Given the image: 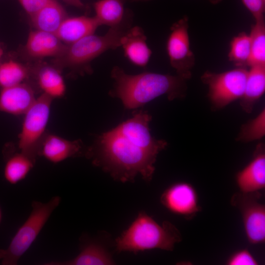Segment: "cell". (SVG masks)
<instances>
[{
	"label": "cell",
	"instance_id": "27",
	"mask_svg": "<svg viewBox=\"0 0 265 265\" xmlns=\"http://www.w3.org/2000/svg\"><path fill=\"white\" fill-rule=\"evenodd\" d=\"M265 134V109H263L257 116L242 125L238 135L240 141L248 142L263 138Z\"/></svg>",
	"mask_w": 265,
	"mask_h": 265
},
{
	"label": "cell",
	"instance_id": "29",
	"mask_svg": "<svg viewBox=\"0 0 265 265\" xmlns=\"http://www.w3.org/2000/svg\"><path fill=\"white\" fill-rule=\"evenodd\" d=\"M255 21L264 18L265 0H241Z\"/></svg>",
	"mask_w": 265,
	"mask_h": 265
},
{
	"label": "cell",
	"instance_id": "2",
	"mask_svg": "<svg viewBox=\"0 0 265 265\" xmlns=\"http://www.w3.org/2000/svg\"><path fill=\"white\" fill-rule=\"evenodd\" d=\"M111 75L115 81L111 94L129 109L139 107L163 95L172 100L184 97L186 93L187 80L177 75L147 72L132 75L114 66Z\"/></svg>",
	"mask_w": 265,
	"mask_h": 265
},
{
	"label": "cell",
	"instance_id": "34",
	"mask_svg": "<svg viewBox=\"0 0 265 265\" xmlns=\"http://www.w3.org/2000/svg\"><path fill=\"white\" fill-rule=\"evenodd\" d=\"M1 220H2V212H1V208L0 207V224L1 222Z\"/></svg>",
	"mask_w": 265,
	"mask_h": 265
},
{
	"label": "cell",
	"instance_id": "25",
	"mask_svg": "<svg viewBox=\"0 0 265 265\" xmlns=\"http://www.w3.org/2000/svg\"><path fill=\"white\" fill-rule=\"evenodd\" d=\"M250 38L245 32L239 33L232 39L228 54L229 60L236 67L246 68L250 55Z\"/></svg>",
	"mask_w": 265,
	"mask_h": 265
},
{
	"label": "cell",
	"instance_id": "17",
	"mask_svg": "<svg viewBox=\"0 0 265 265\" xmlns=\"http://www.w3.org/2000/svg\"><path fill=\"white\" fill-rule=\"evenodd\" d=\"M99 26L94 17H68L62 22L55 34L63 43L70 44L93 34Z\"/></svg>",
	"mask_w": 265,
	"mask_h": 265
},
{
	"label": "cell",
	"instance_id": "8",
	"mask_svg": "<svg viewBox=\"0 0 265 265\" xmlns=\"http://www.w3.org/2000/svg\"><path fill=\"white\" fill-rule=\"evenodd\" d=\"M260 192L235 193L231 204L240 212L244 231L248 242L259 244L265 241V205L260 202Z\"/></svg>",
	"mask_w": 265,
	"mask_h": 265
},
{
	"label": "cell",
	"instance_id": "21",
	"mask_svg": "<svg viewBox=\"0 0 265 265\" xmlns=\"http://www.w3.org/2000/svg\"><path fill=\"white\" fill-rule=\"evenodd\" d=\"M37 84L42 93L53 99L63 97L66 91V85L61 73L53 67L45 65L36 72Z\"/></svg>",
	"mask_w": 265,
	"mask_h": 265
},
{
	"label": "cell",
	"instance_id": "32",
	"mask_svg": "<svg viewBox=\"0 0 265 265\" xmlns=\"http://www.w3.org/2000/svg\"><path fill=\"white\" fill-rule=\"evenodd\" d=\"M223 0H209V1L212 4L215 5L219 3Z\"/></svg>",
	"mask_w": 265,
	"mask_h": 265
},
{
	"label": "cell",
	"instance_id": "16",
	"mask_svg": "<svg viewBox=\"0 0 265 265\" xmlns=\"http://www.w3.org/2000/svg\"><path fill=\"white\" fill-rule=\"evenodd\" d=\"M146 40L143 29L139 26H131L121 38L125 56L136 66L145 67L149 61L152 52Z\"/></svg>",
	"mask_w": 265,
	"mask_h": 265
},
{
	"label": "cell",
	"instance_id": "20",
	"mask_svg": "<svg viewBox=\"0 0 265 265\" xmlns=\"http://www.w3.org/2000/svg\"><path fill=\"white\" fill-rule=\"evenodd\" d=\"M265 91V66L250 67L243 94L240 100L241 108L245 112H252L254 105Z\"/></svg>",
	"mask_w": 265,
	"mask_h": 265
},
{
	"label": "cell",
	"instance_id": "26",
	"mask_svg": "<svg viewBox=\"0 0 265 265\" xmlns=\"http://www.w3.org/2000/svg\"><path fill=\"white\" fill-rule=\"evenodd\" d=\"M28 69L13 60L0 64V86L2 88L24 83L29 77Z\"/></svg>",
	"mask_w": 265,
	"mask_h": 265
},
{
	"label": "cell",
	"instance_id": "11",
	"mask_svg": "<svg viewBox=\"0 0 265 265\" xmlns=\"http://www.w3.org/2000/svg\"><path fill=\"white\" fill-rule=\"evenodd\" d=\"M151 119L148 113L139 112L114 129L129 141L157 156L165 148L167 143L152 136L149 128Z\"/></svg>",
	"mask_w": 265,
	"mask_h": 265
},
{
	"label": "cell",
	"instance_id": "30",
	"mask_svg": "<svg viewBox=\"0 0 265 265\" xmlns=\"http://www.w3.org/2000/svg\"><path fill=\"white\" fill-rule=\"evenodd\" d=\"M29 16L32 15L50 0H18Z\"/></svg>",
	"mask_w": 265,
	"mask_h": 265
},
{
	"label": "cell",
	"instance_id": "6",
	"mask_svg": "<svg viewBox=\"0 0 265 265\" xmlns=\"http://www.w3.org/2000/svg\"><path fill=\"white\" fill-rule=\"evenodd\" d=\"M53 99L42 93L24 114L18 136L20 152L35 161L38 157L40 144L47 133Z\"/></svg>",
	"mask_w": 265,
	"mask_h": 265
},
{
	"label": "cell",
	"instance_id": "33",
	"mask_svg": "<svg viewBox=\"0 0 265 265\" xmlns=\"http://www.w3.org/2000/svg\"><path fill=\"white\" fill-rule=\"evenodd\" d=\"M129 0L132 2H134V1L137 2V1H150L151 0Z\"/></svg>",
	"mask_w": 265,
	"mask_h": 265
},
{
	"label": "cell",
	"instance_id": "5",
	"mask_svg": "<svg viewBox=\"0 0 265 265\" xmlns=\"http://www.w3.org/2000/svg\"><path fill=\"white\" fill-rule=\"evenodd\" d=\"M61 198L53 197L48 202L33 201L31 212L19 227L6 249H0L2 265H16L36 239L52 213L59 206Z\"/></svg>",
	"mask_w": 265,
	"mask_h": 265
},
{
	"label": "cell",
	"instance_id": "9",
	"mask_svg": "<svg viewBox=\"0 0 265 265\" xmlns=\"http://www.w3.org/2000/svg\"><path fill=\"white\" fill-rule=\"evenodd\" d=\"M166 51L171 66L177 75L188 80L192 76L195 58L190 46L188 19L185 16L170 27Z\"/></svg>",
	"mask_w": 265,
	"mask_h": 265
},
{
	"label": "cell",
	"instance_id": "31",
	"mask_svg": "<svg viewBox=\"0 0 265 265\" xmlns=\"http://www.w3.org/2000/svg\"><path fill=\"white\" fill-rule=\"evenodd\" d=\"M66 3L79 8H84L85 5L81 0H62Z\"/></svg>",
	"mask_w": 265,
	"mask_h": 265
},
{
	"label": "cell",
	"instance_id": "14",
	"mask_svg": "<svg viewBox=\"0 0 265 265\" xmlns=\"http://www.w3.org/2000/svg\"><path fill=\"white\" fill-rule=\"evenodd\" d=\"M81 149L79 140H69L57 135L47 132L39 146L38 156L53 163L62 162L77 156Z\"/></svg>",
	"mask_w": 265,
	"mask_h": 265
},
{
	"label": "cell",
	"instance_id": "12",
	"mask_svg": "<svg viewBox=\"0 0 265 265\" xmlns=\"http://www.w3.org/2000/svg\"><path fill=\"white\" fill-rule=\"evenodd\" d=\"M239 191L244 193L260 192L265 187V153L263 145L257 148L252 160L236 176Z\"/></svg>",
	"mask_w": 265,
	"mask_h": 265
},
{
	"label": "cell",
	"instance_id": "18",
	"mask_svg": "<svg viewBox=\"0 0 265 265\" xmlns=\"http://www.w3.org/2000/svg\"><path fill=\"white\" fill-rule=\"evenodd\" d=\"M46 265H110L114 262L106 247L96 241L84 244L79 254L74 258L65 261H53Z\"/></svg>",
	"mask_w": 265,
	"mask_h": 265
},
{
	"label": "cell",
	"instance_id": "10",
	"mask_svg": "<svg viewBox=\"0 0 265 265\" xmlns=\"http://www.w3.org/2000/svg\"><path fill=\"white\" fill-rule=\"evenodd\" d=\"M160 201L169 212L187 219H192L201 210L195 188L186 182L170 186L161 194Z\"/></svg>",
	"mask_w": 265,
	"mask_h": 265
},
{
	"label": "cell",
	"instance_id": "4",
	"mask_svg": "<svg viewBox=\"0 0 265 265\" xmlns=\"http://www.w3.org/2000/svg\"><path fill=\"white\" fill-rule=\"evenodd\" d=\"M132 12L127 9L122 22L110 27L104 35L93 33L66 45L61 54L56 58L55 63L62 67L81 68L106 51L121 47V38L132 26Z\"/></svg>",
	"mask_w": 265,
	"mask_h": 265
},
{
	"label": "cell",
	"instance_id": "35",
	"mask_svg": "<svg viewBox=\"0 0 265 265\" xmlns=\"http://www.w3.org/2000/svg\"><path fill=\"white\" fill-rule=\"evenodd\" d=\"M2 53H2V50L0 46V58L1 57V55H2Z\"/></svg>",
	"mask_w": 265,
	"mask_h": 265
},
{
	"label": "cell",
	"instance_id": "7",
	"mask_svg": "<svg viewBox=\"0 0 265 265\" xmlns=\"http://www.w3.org/2000/svg\"><path fill=\"white\" fill-rule=\"evenodd\" d=\"M248 70L236 68L221 73L205 71L201 77L208 87V97L212 109H221L239 100L244 91Z\"/></svg>",
	"mask_w": 265,
	"mask_h": 265
},
{
	"label": "cell",
	"instance_id": "24",
	"mask_svg": "<svg viewBox=\"0 0 265 265\" xmlns=\"http://www.w3.org/2000/svg\"><path fill=\"white\" fill-rule=\"evenodd\" d=\"M251 26L250 34V55L249 67L265 66V18L255 21Z\"/></svg>",
	"mask_w": 265,
	"mask_h": 265
},
{
	"label": "cell",
	"instance_id": "1",
	"mask_svg": "<svg viewBox=\"0 0 265 265\" xmlns=\"http://www.w3.org/2000/svg\"><path fill=\"white\" fill-rule=\"evenodd\" d=\"M88 155L94 164L122 182L132 181L138 175L150 181L157 157L129 141L115 129L103 133Z\"/></svg>",
	"mask_w": 265,
	"mask_h": 265
},
{
	"label": "cell",
	"instance_id": "13",
	"mask_svg": "<svg viewBox=\"0 0 265 265\" xmlns=\"http://www.w3.org/2000/svg\"><path fill=\"white\" fill-rule=\"evenodd\" d=\"M36 99L34 89L27 83L2 88L0 92V111L14 115H24Z\"/></svg>",
	"mask_w": 265,
	"mask_h": 265
},
{
	"label": "cell",
	"instance_id": "22",
	"mask_svg": "<svg viewBox=\"0 0 265 265\" xmlns=\"http://www.w3.org/2000/svg\"><path fill=\"white\" fill-rule=\"evenodd\" d=\"M125 0H99L94 3L95 12L94 17L100 26L106 25L109 27L120 24L123 20L126 10Z\"/></svg>",
	"mask_w": 265,
	"mask_h": 265
},
{
	"label": "cell",
	"instance_id": "28",
	"mask_svg": "<svg viewBox=\"0 0 265 265\" xmlns=\"http://www.w3.org/2000/svg\"><path fill=\"white\" fill-rule=\"evenodd\" d=\"M228 265H257L258 262L247 249H242L233 253L227 259Z\"/></svg>",
	"mask_w": 265,
	"mask_h": 265
},
{
	"label": "cell",
	"instance_id": "19",
	"mask_svg": "<svg viewBox=\"0 0 265 265\" xmlns=\"http://www.w3.org/2000/svg\"><path fill=\"white\" fill-rule=\"evenodd\" d=\"M67 17L65 9L56 0H50L30 16L32 25L36 29L54 34Z\"/></svg>",
	"mask_w": 265,
	"mask_h": 265
},
{
	"label": "cell",
	"instance_id": "15",
	"mask_svg": "<svg viewBox=\"0 0 265 265\" xmlns=\"http://www.w3.org/2000/svg\"><path fill=\"white\" fill-rule=\"evenodd\" d=\"M65 46L54 33L35 29L28 34L25 51L33 58H56L61 54Z\"/></svg>",
	"mask_w": 265,
	"mask_h": 265
},
{
	"label": "cell",
	"instance_id": "3",
	"mask_svg": "<svg viewBox=\"0 0 265 265\" xmlns=\"http://www.w3.org/2000/svg\"><path fill=\"white\" fill-rule=\"evenodd\" d=\"M182 240L179 230L172 223H158L145 212H140L130 225L115 240L118 252L136 253L159 249L172 251Z\"/></svg>",
	"mask_w": 265,
	"mask_h": 265
},
{
	"label": "cell",
	"instance_id": "23",
	"mask_svg": "<svg viewBox=\"0 0 265 265\" xmlns=\"http://www.w3.org/2000/svg\"><path fill=\"white\" fill-rule=\"evenodd\" d=\"M35 161L21 152L10 155L4 165V179L11 185L19 183L26 178L33 167Z\"/></svg>",
	"mask_w": 265,
	"mask_h": 265
}]
</instances>
